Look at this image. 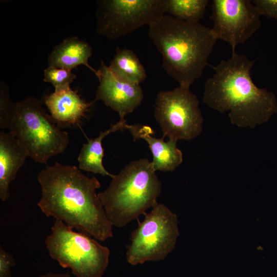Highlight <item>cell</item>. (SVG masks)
I'll list each match as a JSON object with an SVG mask.
<instances>
[{"instance_id":"7402d4cb","label":"cell","mask_w":277,"mask_h":277,"mask_svg":"<svg viewBox=\"0 0 277 277\" xmlns=\"http://www.w3.org/2000/svg\"><path fill=\"white\" fill-rule=\"evenodd\" d=\"M15 266L13 255L0 247V277H11V269Z\"/></svg>"},{"instance_id":"44dd1931","label":"cell","mask_w":277,"mask_h":277,"mask_svg":"<svg viewBox=\"0 0 277 277\" xmlns=\"http://www.w3.org/2000/svg\"><path fill=\"white\" fill-rule=\"evenodd\" d=\"M261 15L277 19V0H252Z\"/></svg>"},{"instance_id":"8fae6325","label":"cell","mask_w":277,"mask_h":277,"mask_svg":"<svg viewBox=\"0 0 277 277\" xmlns=\"http://www.w3.org/2000/svg\"><path fill=\"white\" fill-rule=\"evenodd\" d=\"M96 75L100 84L94 101H102L105 105L118 112L120 121H125V116L132 112L143 100L141 87L118 80L103 61Z\"/></svg>"},{"instance_id":"e0dca14e","label":"cell","mask_w":277,"mask_h":277,"mask_svg":"<svg viewBox=\"0 0 277 277\" xmlns=\"http://www.w3.org/2000/svg\"><path fill=\"white\" fill-rule=\"evenodd\" d=\"M109 70L118 80L133 85H140L146 78L145 68L131 50L117 47Z\"/></svg>"},{"instance_id":"5bb4252c","label":"cell","mask_w":277,"mask_h":277,"mask_svg":"<svg viewBox=\"0 0 277 277\" xmlns=\"http://www.w3.org/2000/svg\"><path fill=\"white\" fill-rule=\"evenodd\" d=\"M92 103L85 102L70 86L55 89L45 99L51 116L58 125L77 124Z\"/></svg>"},{"instance_id":"ac0fdd59","label":"cell","mask_w":277,"mask_h":277,"mask_svg":"<svg viewBox=\"0 0 277 277\" xmlns=\"http://www.w3.org/2000/svg\"><path fill=\"white\" fill-rule=\"evenodd\" d=\"M208 3V0H167L166 12L182 21L199 23Z\"/></svg>"},{"instance_id":"277c9868","label":"cell","mask_w":277,"mask_h":277,"mask_svg":"<svg viewBox=\"0 0 277 277\" xmlns=\"http://www.w3.org/2000/svg\"><path fill=\"white\" fill-rule=\"evenodd\" d=\"M155 172L146 159L133 161L114 175L108 188L98 193L113 226H127L157 203L162 184Z\"/></svg>"},{"instance_id":"5b68a950","label":"cell","mask_w":277,"mask_h":277,"mask_svg":"<svg viewBox=\"0 0 277 277\" xmlns=\"http://www.w3.org/2000/svg\"><path fill=\"white\" fill-rule=\"evenodd\" d=\"M56 124L38 100L30 96L14 103L8 129L35 162L47 164L51 157L63 152L69 143L68 133Z\"/></svg>"},{"instance_id":"3957f363","label":"cell","mask_w":277,"mask_h":277,"mask_svg":"<svg viewBox=\"0 0 277 277\" xmlns=\"http://www.w3.org/2000/svg\"><path fill=\"white\" fill-rule=\"evenodd\" d=\"M148 35L162 56L165 71L188 89L201 77L217 40L211 28L168 14L149 26Z\"/></svg>"},{"instance_id":"8992f818","label":"cell","mask_w":277,"mask_h":277,"mask_svg":"<svg viewBox=\"0 0 277 277\" xmlns=\"http://www.w3.org/2000/svg\"><path fill=\"white\" fill-rule=\"evenodd\" d=\"M55 220L45 241L50 256L76 277H101L109 264V249Z\"/></svg>"},{"instance_id":"9a60e30c","label":"cell","mask_w":277,"mask_h":277,"mask_svg":"<svg viewBox=\"0 0 277 277\" xmlns=\"http://www.w3.org/2000/svg\"><path fill=\"white\" fill-rule=\"evenodd\" d=\"M91 54V47L87 42L76 36L68 37L56 46L49 54V66L72 70L77 66L83 65L96 75L97 70L88 64Z\"/></svg>"},{"instance_id":"6da1fadb","label":"cell","mask_w":277,"mask_h":277,"mask_svg":"<svg viewBox=\"0 0 277 277\" xmlns=\"http://www.w3.org/2000/svg\"><path fill=\"white\" fill-rule=\"evenodd\" d=\"M37 180L42 190L37 206L46 216L99 242L113 236V226L96 192L101 184L95 176L89 177L75 166L56 162L42 170Z\"/></svg>"},{"instance_id":"7a4b0ae2","label":"cell","mask_w":277,"mask_h":277,"mask_svg":"<svg viewBox=\"0 0 277 277\" xmlns=\"http://www.w3.org/2000/svg\"><path fill=\"white\" fill-rule=\"evenodd\" d=\"M254 62L232 51L230 58L212 67L214 73L204 85L203 103L222 113L228 111L231 124L240 128H253L277 112L274 94L252 81Z\"/></svg>"},{"instance_id":"2e32d148","label":"cell","mask_w":277,"mask_h":277,"mask_svg":"<svg viewBox=\"0 0 277 277\" xmlns=\"http://www.w3.org/2000/svg\"><path fill=\"white\" fill-rule=\"evenodd\" d=\"M126 121H119L107 130L101 131L95 138L88 139V142L84 144L77 157L79 168L87 172L98 173L103 176L112 177L103 165L104 155L102 147V140L108 134L126 129Z\"/></svg>"},{"instance_id":"603a6c76","label":"cell","mask_w":277,"mask_h":277,"mask_svg":"<svg viewBox=\"0 0 277 277\" xmlns=\"http://www.w3.org/2000/svg\"><path fill=\"white\" fill-rule=\"evenodd\" d=\"M38 277H71L69 273H55L52 272L47 273L41 275Z\"/></svg>"},{"instance_id":"7c38bea8","label":"cell","mask_w":277,"mask_h":277,"mask_svg":"<svg viewBox=\"0 0 277 277\" xmlns=\"http://www.w3.org/2000/svg\"><path fill=\"white\" fill-rule=\"evenodd\" d=\"M126 129L134 140L141 138L147 142L152 154L151 163L155 171H172L182 163L183 154L177 147V141L169 140L166 142L164 137H153L152 129L146 125L127 124Z\"/></svg>"},{"instance_id":"52a82bcc","label":"cell","mask_w":277,"mask_h":277,"mask_svg":"<svg viewBox=\"0 0 277 277\" xmlns=\"http://www.w3.org/2000/svg\"><path fill=\"white\" fill-rule=\"evenodd\" d=\"M151 208L130 234L126 258L131 265L162 261L175 246L179 235L176 214L164 204L157 203Z\"/></svg>"},{"instance_id":"4fadbf2b","label":"cell","mask_w":277,"mask_h":277,"mask_svg":"<svg viewBox=\"0 0 277 277\" xmlns=\"http://www.w3.org/2000/svg\"><path fill=\"white\" fill-rule=\"evenodd\" d=\"M28 156L27 149L11 131L0 132V198L3 202L9 199L10 184Z\"/></svg>"},{"instance_id":"ffe728a7","label":"cell","mask_w":277,"mask_h":277,"mask_svg":"<svg viewBox=\"0 0 277 277\" xmlns=\"http://www.w3.org/2000/svg\"><path fill=\"white\" fill-rule=\"evenodd\" d=\"M0 127L9 129L12 118L14 103L10 100L6 86L1 84L0 93Z\"/></svg>"},{"instance_id":"d6986e66","label":"cell","mask_w":277,"mask_h":277,"mask_svg":"<svg viewBox=\"0 0 277 277\" xmlns=\"http://www.w3.org/2000/svg\"><path fill=\"white\" fill-rule=\"evenodd\" d=\"M44 81L52 84L55 89L70 86L76 77L71 70L50 66L44 70Z\"/></svg>"},{"instance_id":"ba28073f","label":"cell","mask_w":277,"mask_h":277,"mask_svg":"<svg viewBox=\"0 0 277 277\" xmlns=\"http://www.w3.org/2000/svg\"><path fill=\"white\" fill-rule=\"evenodd\" d=\"M154 108V116L163 137L177 142L189 141L201 134L204 119L199 101L189 89L179 86L160 92Z\"/></svg>"},{"instance_id":"30bf717a","label":"cell","mask_w":277,"mask_h":277,"mask_svg":"<svg viewBox=\"0 0 277 277\" xmlns=\"http://www.w3.org/2000/svg\"><path fill=\"white\" fill-rule=\"evenodd\" d=\"M210 16L216 38L228 43L232 51L260 27L261 16L250 0H213Z\"/></svg>"},{"instance_id":"9c48e42d","label":"cell","mask_w":277,"mask_h":277,"mask_svg":"<svg viewBox=\"0 0 277 277\" xmlns=\"http://www.w3.org/2000/svg\"><path fill=\"white\" fill-rule=\"evenodd\" d=\"M167 0H103L98 2L96 30L109 39L152 24L166 10Z\"/></svg>"}]
</instances>
